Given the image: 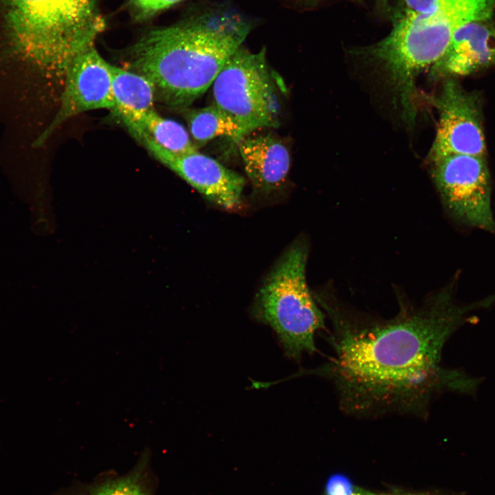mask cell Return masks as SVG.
<instances>
[{
	"label": "cell",
	"instance_id": "obj_1",
	"mask_svg": "<svg viewBox=\"0 0 495 495\" xmlns=\"http://www.w3.org/2000/svg\"><path fill=\"white\" fill-rule=\"evenodd\" d=\"M453 289L452 283L423 307L382 322L352 320L322 302L335 355L317 373L333 383L343 412L425 418L434 396L457 385L455 373L440 366L441 349L465 313L483 302L459 306Z\"/></svg>",
	"mask_w": 495,
	"mask_h": 495
},
{
	"label": "cell",
	"instance_id": "obj_2",
	"mask_svg": "<svg viewBox=\"0 0 495 495\" xmlns=\"http://www.w3.org/2000/svg\"><path fill=\"white\" fill-rule=\"evenodd\" d=\"M250 29L241 16L208 12L145 34L130 48L126 69L150 81L155 101L188 108L212 86Z\"/></svg>",
	"mask_w": 495,
	"mask_h": 495
},
{
	"label": "cell",
	"instance_id": "obj_3",
	"mask_svg": "<svg viewBox=\"0 0 495 495\" xmlns=\"http://www.w3.org/2000/svg\"><path fill=\"white\" fill-rule=\"evenodd\" d=\"M495 0H435L428 12L407 9L395 20L384 38L358 49L387 72L399 94L403 115L412 122L416 114L415 78L443 55L454 34L471 21L491 19Z\"/></svg>",
	"mask_w": 495,
	"mask_h": 495
},
{
	"label": "cell",
	"instance_id": "obj_4",
	"mask_svg": "<svg viewBox=\"0 0 495 495\" xmlns=\"http://www.w3.org/2000/svg\"><path fill=\"white\" fill-rule=\"evenodd\" d=\"M0 21L15 54L64 79L104 28L95 0H0Z\"/></svg>",
	"mask_w": 495,
	"mask_h": 495
},
{
	"label": "cell",
	"instance_id": "obj_5",
	"mask_svg": "<svg viewBox=\"0 0 495 495\" xmlns=\"http://www.w3.org/2000/svg\"><path fill=\"white\" fill-rule=\"evenodd\" d=\"M307 243L294 241L267 274L254 300L252 313L276 333L287 355L298 359L316 351L314 336L324 327L306 282Z\"/></svg>",
	"mask_w": 495,
	"mask_h": 495
},
{
	"label": "cell",
	"instance_id": "obj_6",
	"mask_svg": "<svg viewBox=\"0 0 495 495\" xmlns=\"http://www.w3.org/2000/svg\"><path fill=\"white\" fill-rule=\"evenodd\" d=\"M212 87L214 104L251 132L278 124L279 103L265 49L251 52L241 45Z\"/></svg>",
	"mask_w": 495,
	"mask_h": 495
},
{
	"label": "cell",
	"instance_id": "obj_7",
	"mask_svg": "<svg viewBox=\"0 0 495 495\" xmlns=\"http://www.w3.org/2000/svg\"><path fill=\"white\" fill-rule=\"evenodd\" d=\"M485 156L450 154L432 162V175L450 216L468 227L495 234L491 179Z\"/></svg>",
	"mask_w": 495,
	"mask_h": 495
},
{
	"label": "cell",
	"instance_id": "obj_8",
	"mask_svg": "<svg viewBox=\"0 0 495 495\" xmlns=\"http://www.w3.org/2000/svg\"><path fill=\"white\" fill-rule=\"evenodd\" d=\"M432 100L439 113V122L430 151V160L450 154L485 156L478 94L465 90L456 78H448Z\"/></svg>",
	"mask_w": 495,
	"mask_h": 495
},
{
	"label": "cell",
	"instance_id": "obj_9",
	"mask_svg": "<svg viewBox=\"0 0 495 495\" xmlns=\"http://www.w3.org/2000/svg\"><path fill=\"white\" fill-rule=\"evenodd\" d=\"M113 65L93 47L77 56L65 77L60 108L52 123L36 141L44 142L63 122L81 113L100 109L112 110Z\"/></svg>",
	"mask_w": 495,
	"mask_h": 495
},
{
	"label": "cell",
	"instance_id": "obj_10",
	"mask_svg": "<svg viewBox=\"0 0 495 495\" xmlns=\"http://www.w3.org/2000/svg\"><path fill=\"white\" fill-rule=\"evenodd\" d=\"M140 143L153 157L210 203L227 210H235L241 206L245 181L235 171L198 150L179 155L168 151L149 139H144Z\"/></svg>",
	"mask_w": 495,
	"mask_h": 495
},
{
	"label": "cell",
	"instance_id": "obj_11",
	"mask_svg": "<svg viewBox=\"0 0 495 495\" xmlns=\"http://www.w3.org/2000/svg\"><path fill=\"white\" fill-rule=\"evenodd\" d=\"M490 19L473 21L460 28L431 67L430 77L465 76L495 66V26Z\"/></svg>",
	"mask_w": 495,
	"mask_h": 495
},
{
	"label": "cell",
	"instance_id": "obj_12",
	"mask_svg": "<svg viewBox=\"0 0 495 495\" xmlns=\"http://www.w3.org/2000/svg\"><path fill=\"white\" fill-rule=\"evenodd\" d=\"M245 171L254 192L268 196L285 184L290 168V155L280 140L270 134L245 136L239 142Z\"/></svg>",
	"mask_w": 495,
	"mask_h": 495
},
{
	"label": "cell",
	"instance_id": "obj_13",
	"mask_svg": "<svg viewBox=\"0 0 495 495\" xmlns=\"http://www.w3.org/2000/svg\"><path fill=\"white\" fill-rule=\"evenodd\" d=\"M112 111L130 131L148 112L155 109L153 87L143 76L113 65Z\"/></svg>",
	"mask_w": 495,
	"mask_h": 495
},
{
	"label": "cell",
	"instance_id": "obj_14",
	"mask_svg": "<svg viewBox=\"0 0 495 495\" xmlns=\"http://www.w3.org/2000/svg\"><path fill=\"white\" fill-rule=\"evenodd\" d=\"M182 110L195 146H202L218 137H227L239 142L251 133L214 104Z\"/></svg>",
	"mask_w": 495,
	"mask_h": 495
},
{
	"label": "cell",
	"instance_id": "obj_15",
	"mask_svg": "<svg viewBox=\"0 0 495 495\" xmlns=\"http://www.w3.org/2000/svg\"><path fill=\"white\" fill-rule=\"evenodd\" d=\"M129 133L140 143L144 139H149L175 154L197 151L189 133L181 124L162 117L155 109L146 113Z\"/></svg>",
	"mask_w": 495,
	"mask_h": 495
},
{
	"label": "cell",
	"instance_id": "obj_16",
	"mask_svg": "<svg viewBox=\"0 0 495 495\" xmlns=\"http://www.w3.org/2000/svg\"><path fill=\"white\" fill-rule=\"evenodd\" d=\"M144 468V457L130 473L87 485L74 495H150Z\"/></svg>",
	"mask_w": 495,
	"mask_h": 495
},
{
	"label": "cell",
	"instance_id": "obj_17",
	"mask_svg": "<svg viewBox=\"0 0 495 495\" xmlns=\"http://www.w3.org/2000/svg\"><path fill=\"white\" fill-rule=\"evenodd\" d=\"M360 488L342 474H334L327 480L324 495H354Z\"/></svg>",
	"mask_w": 495,
	"mask_h": 495
},
{
	"label": "cell",
	"instance_id": "obj_18",
	"mask_svg": "<svg viewBox=\"0 0 495 495\" xmlns=\"http://www.w3.org/2000/svg\"><path fill=\"white\" fill-rule=\"evenodd\" d=\"M135 6L144 12L151 13L164 10L182 0H133Z\"/></svg>",
	"mask_w": 495,
	"mask_h": 495
},
{
	"label": "cell",
	"instance_id": "obj_19",
	"mask_svg": "<svg viewBox=\"0 0 495 495\" xmlns=\"http://www.w3.org/2000/svg\"><path fill=\"white\" fill-rule=\"evenodd\" d=\"M407 9L415 12H428L434 6L435 0H404Z\"/></svg>",
	"mask_w": 495,
	"mask_h": 495
},
{
	"label": "cell",
	"instance_id": "obj_20",
	"mask_svg": "<svg viewBox=\"0 0 495 495\" xmlns=\"http://www.w3.org/2000/svg\"><path fill=\"white\" fill-rule=\"evenodd\" d=\"M281 3L290 8L303 10L308 9L319 4L325 0H278ZM360 1V0H352Z\"/></svg>",
	"mask_w": 495,
	"mask_h": 495
},
{
	"label": "cell",
	"instance_id": "obj_21",
	"mask_svg": "<svg viewBox=\"0 0 495 495\" xmlns=\"http://www.w3.org/2000/svg\"><path fill=\"white\" fill-rule=\"evenodd\" d=\"M354 495H398V494H377V493H373V492H371L360 489Z\"/></svg>",
	"mask_w": 495,
	"mask_h": 495
},
{
	"label": "cell",
	"instance_id": "obj_22",
	"mask_svg": "<svg viewBox=\"0 0 495 495\" xmlns=\"http://www.w3.org/2000/svg\"><path fill=\"white\" fill-rule=\"evenodd\" d=\"M398 495H427L425 494H398Z\"/></svg>",
	"mask_w": 495,
	"mask_h": 495
},
{
	"label": "cell",
	"instance_id": "obj_23",
	"mask_svg": "<svg viewBox=\"0 0 495 495\" xmlns=\"http://www.w3.org/2000/svg\"><path fill=\"white\" fill-rule=\"evenodd\" d=\"M379 1H380V2H381L383 5H385V3H386L388 0H379Z\"/></svg>",
	"mask_w": 495,
	"mask_h": 495
}]
</instances>
